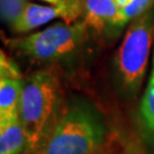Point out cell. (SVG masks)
Wrapping results in <instances>:
<instances>
[{
	"mask_svg": "<svg viewBox=\"0 0 154 154\" xmlns=\"http://www.w3.org/2000/svg\"><path fill=\"white\" fill-rule=\"evenodd\" d=\"M105 139L106 126L99 112L77 100L57 116L35 154H93Z\"/></svg>",
	"mask_w": 154,
	"mask_h": 154,
	"instance_id": "6da1fadb",
	"label": "cell"
},
{
	"mask_svg": "<svg viewBox=\"0 0 154 154\" xmlns=\"http://www.w3.org/2000/svg\"><path fill=\"white\" fill-rule=\"evenodd\" d=\"M60 85L49 70H40L24 80L20 119L26 136V151L35 154L56 121Z\"/></svg>",
	"mask_w": 154,
	"mask_h": 154,
	"instance_id": "7a4b0ae2",
	"label": "cell"
},
{
	"mask_svg": "<svg viewBox=\"0 0 154 154\" xmlns=\"http://www.w3.org/2000/svg\"><path fill=\"white\" fill-rule=\"evenodd\" d=\"M154 41V7L134 20L116 53V71L123 88L136 93L146 74Z\"/></svg>",
	"mask_w": 154,
	"mask_h": 154,
	"instance_id": "3957f363",
	"label": "cell"
},
{
	"mask_svg": "<svg viewBox=\"0 0 154 154\" xmlns=\"http://www.w3.org/2000/svg\"><path fill=\"white\" fill-rule=\"evenodd\" d=\"M87 26L82 21L58 22L23 38H14L6 45L35 61L53 62L67 57L81 46Z\"/></svg>",
	"mask_w": 154,
	"mask_h": 154,
	"instance_id": "277c9868",
	"label": "cell"
},
{
	"mask_svg": "<svg viewBox=\"0 0 154 154\" xmlns=\"http://www.w3.org/2000/svg\"><path fill=\"white\" fill-rule=\"evenodd\" d=\"M83 7L85 0H62L48 6L28 2L18 18L11 24V29L16 33H26L54 20H62L65 23L79 22L83 16Z\"/></svg>",
	"mask_w": 154,
	"mask_h": 154,
	"instance_id": "5b68a950",
	"label": "cell"
},
{
	"mask_svg": "<svg viewBox=\"0 0 154 154\" xmlns=\"http://www.w3.org/2000/svg\"><path fill=\"white\" fill-rule=\"evenodd\" d=\"M119 8L116 0H85L82 22L96 32L118 30Z\"/></svg>",
	"mask_w": 154,
	"mask_h": 154,
	"instance_id": "8992f818",
	"label": "cell"
},
{
	"mask_svg": "<svg viewBox=\"0 0 154 154\" xmlns=\"http://www.w3.org/2000/svg\"><path fill=\"white\" fill-rule=\"evenodd\" d=\"M24 80L22 74H0V125L20 119Z\"/></svg>",
	"mask_w": 154,
	"mask_h": 154,
	"instance_id": "52a82bcc",
	"label": "cell"
},
{
	"mask_svg": "<svg viewBox=\"0 0 154 154\" xmlns=\"http://www.w3.org/2000/svg\"><path fill=\"white\" fill-rule=\"evenodd\" d=\"M138 121L144 137L154 145V51L151 75L138 110Z\"/></svg>",
	"mask_w": 154,
	"mask_h": 154,
	"instance_id": "ba28073f",
	"label": "cell"
},
{
	"mask_svg": "<svg viewBox=\"0 0 154 154\" xmlns=\"http://www.w3.org/2000/svg\"><path fill=\"white\" fill-rule=\"evenodd\" d=\"M26 151V136L21 119L0 125V154H22Z\"/></svg>",
	"mask_w": 154,
	"mask_h": 154,
	"instance_id": "9c48e42d",
	"label": "cell"
},
{
	"mask_svg": "<svg viewBox=\"0 0 154 154\" xmlns=\"http://www.w3.org/2000/svg\"><path fill=\"white\" fill-rule=\"evenodd\" d=\"M154 7V0H134L131 5L121 13H119L118 18V30L131 23L137 17L142 16L144 13L149 11Z\"/></svg>",
	"mask_w": 154,
	"mask_h": 154,
	"instance_id": "30bf717a",
	"label": "cell"
},
{
	"mask_svg": "<svg viewBox=\"0 0 154 154\" xmlns=\"http://www.w3.org/2000/svg\"><path fill=\"white\" fill-rule=\"evenodd\" d=\"M26 5V0H0L1 21L11 26V24L18 18Z\"/></svg>",
	"mask_w": 154,
	"mask_h": 154,
	"instance_id": "8fae6325",
	"label": "cell"
},
{
	"mask_svg": "<svg viewBox=\"0 0 154 154\" xmlns=\"http://www.w3.org/2000/svg\"><path fill=\"white\" fill-rule=\"evenodd\" d=\"M116 6L119 8V13H121L122 11H125L126 8H128L129 6L134 2V0H116Z\"/></svg>",
	"mask_w": 154,
	"mask_h": 154,
	"instance_id": "7c38bea8",
	"label": "cell"
},
{
	"mask_svg": "<svg viewBox=\"0 0 154 154\" xmlns=\"http://www.w3.org/2000/svg\"><path fill=\"white\" fill-rule=\"evenodd\" d=\"M41 1H45V2H48L49 5H54V4H58V2H61L62 0H41Z\"/></svg>",
	"mask_w": 154,
	"mask_h": 154,
	"instance_id": "4fadbf2b",
	"label": "cell"
},
{
	"mask_svg": "<svg viewBox=\"0 0 154 154\" xmlns=\"http://www.w3.org/2000/svg\"><path fill=\"white\" fill-rule=\"evenodd\" d=\"M93 154H109V153H99V151H97V152H95V153Z\"/></svg>",
	"mask_w": 154,
	"mask_h": 154,
	"instance_id": "5bb4252c",
	"label": "cell"
}]
</instances>
